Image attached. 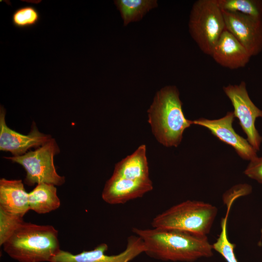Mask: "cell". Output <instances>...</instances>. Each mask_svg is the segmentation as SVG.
Segmentation results:
<instances>
[{"instance_id":"6da1fadb","label":"cell","mask_w":262,"mask_h":262,"mask_svg":"<svg viewBox=\"0 0 262 262\" xmlns=\"http://www.w3.org/2000/svg\"><path fill=\"white\" fill-rule=\"evenodd\" d=\"M132 231L143 241L145 253L155 259L191 262L213 255V246L207 236L154 228H133Z\"/></svg>"},{"instance_id":"7a4b0ae2","label":"cell","mask_w":262,"mask_h":262,"mask_svg":"<svg viewBox=\"0 0 262 262\" xmlns=\"http://www.w3.org/2000/svg\"><path fill=\"white\" fill-rule=\"evenodd\" d=\"M182 104L177 87L167 85L156 92L147 110L153 134L164 146L178 147L184 130L193 124L185 117Z\"/></svg>"},{"instance_id":"3957f363","label":"cell","mask_w":262,"mask_h":262,"mask_svg":"<svg viewBox=\"0 0 262 262\" xmlns=\"http://www.w3.org/2000/svg\"><path fill=\"white\" fill-rule=\"evenodd\" d=\"M2 246L18 262H50L61 250L58 232L53 226L25 222Z\"/></svg>"},{"instance_id":"277c9868","label":"cell","mask_w":262,"mask_h":262,"mask_svg":"<svg viewBox=\"0 0 262 262\" xmlns=\"http://www.w3.org/2000/svg\"><path fill=\"white\" fill-rule=\"evenodd\" d=\"M217 213L216 207L201 201L186 200L156 215L152 228L178 230L207 236Z\"/></svg>"},{"instance_id":"5b68a950","label":"cell","mask_w":262,"mask_h":262,"mask_svg":"<svg viewBox=\"0 0 262 262\" xmlns=\"http://www.w3.org/2000/svg\"><path fill=\"white\" fill-rule=\"evenodd\" d=\"M188 27L190 34L200 49L211 56L225 30L222 10L217 0H198L191 10Z\"/></svg>"},{"instance_id":"8992f818","label":"cell","mask_w":262,"mask_h":262,"mask_svg":"<svg viewBox=\"0 0 262 262\" xmlns=\"http://www.w3.org/2000/svg\"><path fill=\"white\" fill-rule=\"evenodd\" d=\"M59 152V146L52 138L34 150L21 156L5 158L24 167L26 173L24 182L27 185L47 183L59 186L65 182V177L57 173L54 164V157Z\"/></svg>"},{"instance_id":"52a82bcc","label":"cell","mask_w":262,"mask_h":262,"mask_svg":"<svg viewBox=\"0 0 262 262\" xmlns=\"http://www.w3.org/2000/svg\"><path fill=\"white\" fill-rule=\"evenodd\" d=\"M223 90L233 106L234 116L238 118L248 142L256 151L259 150L262 137L256 129L255 123L257 117H262V110L251 100L244 81L239 84H229L223 87Z\"/></svg>"},{"instance_id":"ba28073f","label":"cell","mask_w":262,"mask_h":262,"mask_svg":"<svg viewBox=\"0 0 262 262\" xmlns=\"http://www.w3.org/2000/svg\"><path fill=\"white\" fill-rule=\"evenodd\" d=\"M108 249L107 244L102 243L93 250L77 254L61 249L50 262H130L146 251L143 241L136 235L128 238L126 248L119 254L107 255Z\"/></svg>"},{"instance_id":"9c48e42d","label":"cell","mask_w":262,"mask_h":262,"mask_svg":"<svg viewBox=\"0 0 262 262\" xmlns=\"http://www.w3.org/2000/svg\"><path fill=\"white\" fill-rule=\"evenodd\" d=\"M225 29L245 48L250 56L262 50V18L222 10Z\"/></svg>"},{"instance_id":"30bf717a","label":"cell","mask_w":262,"mask_h":262,"mask_svg":"<svg viewBox=\"0 0 262 262\" xmlns=\"http://www.w3.org/2000/svg\"><path fill=\"white\" fill-rule=\"evenodd\" d=\"M6 110L0 108V150L10 152L13 156L24 155L29 149L38 148L52 138L49 134L40 132L35 123H32L27 135L19 133L9 128L5 121Z\"/></svg>"},{"instance_id":"8fae6325","label":"cell","mask_w":262,"mask_h":262,"mask_svg":"<svg viewBox=\"0 0 262 262\" xmlns=\"http://www.w3.org/2000/svg\"><path fill=\"white\" fill-rule=\"evenodd\" d=\"M234 117L233 112H229L220 119L210 120L201 118L193 122L208 129L220 140L233 147L241 158L250 161L257 157L256 150L247 140L233 130L232 124Z\"/></svg>"},{"instance_id":"7c38bea8","label":"cell","mask_w":262,"mask_h":262,"mask_svg":"<svg viewBox=\"0 0 262 262\" xmlns=\"http://www.w3.org/2000/svg\"><path fill=\"white\" fill-rule=\"evenodd\" d=\"M153 189L151 180H132L112 175L106 182L101 196L107 203L124 204L142 197Z\"/></svg>"},{"instance_id":"4fadbf2b","label":"cell","mask_w":262,"mask_h":262,"mask_svg":"<svg viewBox=\"0 0 262 262\" xmlns=\"http://www.w3.org/2000/svg\"><path fill=\"white\" fill-rule=\"evenodd\" d=\"M211 56L217 64L230 69L245 67L251 57L245 48L226 29L220 36Z\"/></svg>"},{"instance_id":"5bb4252c","label":"cell","mask_w":262,"mask_h":262,"mask_svg":"<svg viewBox=\"0 0 262 262\" xmlns=\"http://www.w3.org/2000/svg\"><path fill=\"white\" fill-rule=\"evenodd\" d=\"M0 208L6 212L23 217L30 210L29 193L21 180H0Z\"/></svg>"},{"instance_id":"9a60e30c","label":"cell","mask_w":262,"mask_h":262,"mask_svg":"<svg viewBox=\"0 0 262 262\" xmlns=\"http://www.w3.org/2000/svg\"><path fill=\"white\" fill-rule=\"evenodd\" d=\"M113 174L132 180H150L146 145H140L133 153L118 162Z\"/></svg>"},{"instance_id":"2e32d148","label":"cell","mask_w":262,"mask_h":262,"mask_svg":"<svg viewBox=\"0 0 262 262\" xmlns=\"http://www.w3.org/2000/svg\"><path fill=\"white\" fill-rule=\"evenodd\" d=\"M30 209L39 214H45L57 210L61 205L55 185L47 183L37 184L29 193Z\"/></svg>"},{"instance_id":"e0dca14e","label":"cell","mask_w":262,"mask_h":262,"mask_svg":"<svg viewBox=\"0 0 262 262\" xmlns=\"http://www.w3.org/2000/svg\"><path fill=\"white\" fill-rule=\"evenodd\" d=\"M114 3L120 13L124 26L140 21L150 10L158 6L156 0H116Z\"/></svg>"},{"instance_id":"ac0fdd59","label":"cell","mask_w":262,"mask_h":262,"mask_svg":"<svg viewBox=\"0 0 262 262\" xmlns=\"http://www.w3.org/2000/svg\"><path fill=\"white\" fill-rule=\"evenodd\" d=\"M221 10L262 18V0H217Z\"/></svg>"},{"instance_id":"d6986e66","label":"cell","mask_w":262,"mask_h":262,"mask_svg":"<svg viewBox=\"0 0 262 262\" xmlns=\"http://www.w3.org/2000/svg\"><path fill=\"white\" fill-rule=\"evenodd\" d=\"M231 205V203L227 205V213L221 219L220 233L212 246L213 249L220 254L227 262H238L234 251L235 245L229 241L227 235L228 218Z\"/></svg>"},{"instance_id":"ffe728a7","label":"cell","mask_w":262,"mask_h":262,"mask_svg":"<svg viewBox=\"0 0 262 262\" xmlns=\"http://www.w3.org/2000/svg\"><path fill=\"white\" fill-rule=\"evenodd\" d=\"M40 20V15L37 9L33 6H24L16 9L11 17L14 27L19 29L33 28Z\"/></svg>"},{"instance_id":"44dd1931","label":"cell","mask_w":262,"mask_h":262,"mask_svg":"<svg viewBox=\"0 0 262 262\" xmlns=\"http://www.w3.org/2000/svg\"><path fill=\"white\" fill-rule=\"evenodd\" d=\"M23 222V217L0 208V246H2Z\"/></svg>"},{"instance_id":"7402d4cb","label":"cell","mask_w":262,"mask_h":262,"mask_svg":"<svg viewBox=\"0 0 262 262\" xmlns=\"http://www.w3.org/2000/svg\"><path fill=\"white\" fill-rule=\"evenodd\" d=\"M244 173L251 179L262 183V157H256L250 160Z\"/></svg>"}]
</instances>
